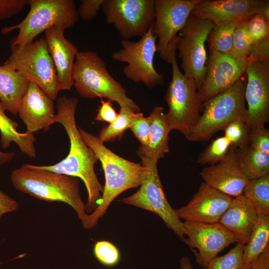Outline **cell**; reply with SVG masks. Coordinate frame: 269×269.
<instances>
[{
    "mask_svg": "<svg viewBox=\"0 0 269 269\" xmlns=\"http://www.w3.org/2000/svg\"><path fill=\"white\" fill-rule=\"evenodd\" d=\"M80 134L88 146L95 153L104 171L105 184L100 203L96 209L88 214L82 225L87 229L94 228L102 218L114 200L122 192L136 188L144 182L149 174V169L140 163H135L122 157L107 148L98 137L78 128Z\"/></svg>",
    "mask_w": 269,
    "mask_h": 269,
    "instance_id": "cell-2",
    "label": "cell"
},
{
    "mask_svg": "<svg viewBox=\"0 0 269 269\" xmlns=\"http://www.w3.org/2000/svg\"><path fill=\"white\" fill-rule=\"evenodd\" d=\"M164 109L155 106L148 117L149 131L148 144L140 146L137 154L140 158L158 161L169 151V134L171 131L166 119Z\"/></svg>",
    "mask_w": 269,
    "mask_h": 269,
    "instance_id": "cell-23",
    "label": "cell"
},
{
    "mask_svg": "<svg viewBox=\"0 0 269 269\" xmlns=\"http://www.w3.org/2000/svg\"><path fill=\"white\" fill-rule=\"evenodd\" d=\"M246 28L252 43L269 37V20L260 14H255L248 19Z\"/></svg>",
    "mask_w": 269,
    "mask_h": 269,
    "instance_id": "cell-36",
    "label": "cell"
},
{
    "mask_svg": "<svg viewBox=\"0 0 269 269\" xmlns=\"http://www.w3.org/2000/svg\"><path fill=\"white\" fill-rule=\"evenodd\" d=\"M134 113L130 108H120L117 119L100 131L98 136L99 139L103 143L121 139L126 131L130 128Z\"/></svg>",
    "mask_w": 269,
    "mask_h": 269,
    "instance_id": "cell-30",
    "label": "cell"
},
{
    "mask_svg": "<svg viewBox=\"0 0 269 269\" xmlns=\"http://www.w3.org/2000/svg\"><path fill=\"white\" fill-rule=\"evenodd\" d=\"M214 24L190 14L176 38L175 48L184 75L194 80L197 90L203 82L207 60L205 43Z\"/></svg>",
    "mask_w": 269,
    "mask_h": 269,
    "instance_id": "cell-9",
    "label": "cell"
},
{
    "mask_svg": "<svg viewBox=\"0 0 269 269\" xmlns=\"http://www.w3.org/2000/svg\"><path fill=\"white\" fill-rule=\"evenodd\" d=\"M233 198L202 182L197 192L185 206L174 209L179 219L205 223L219 222Z\"/></svg>",
    "mask_w": 269,
    "mask_h": 269,
    "instance_id": "cell-17",
    "label": "cell"
},
{
    "mask_svg": "<svg viewBox=\"0 0 269 269\" xmlns=\"http://www.w3.org/2000/svg\"><path fill=\"white\" fill-rule=\"evenodd\" d=\"M247 59L245 122L250 128L263 127L269 119V61Z\"/></svg>",
    "mask_w": 269,
    "mask_h": 269,
    "instance_id": "cell-16",
    "label": "cell"
},
{
    "mask_svg": "<svg viewBox=\"0 0 269 269\" xmlns=\"http://www.w3.org/2000/svg\"><path fill=\"white\" fill-rule=\"evenodd\" d=\"M101 8L123 40L142 36L154 21V0H104Z\"/></svg>",
    "mask_w": 269,
    "mask_h": 269,
    "instance_id": "cell-12",
    "label": "cell"
},
{
    "mask_svg": "<svg viewBox=\"0 0 269 269\" xmlns=\"http://www.w3.org/2000/svg\"><path fill=\"white\" fill-rule=\"evenodd\" d=\"M94 254L96 258L106 266H114L120 261L119 250L112 243L107 241L97 242L94 245Z\"/></svg>",
    "mask_w": 269,
    "mask_h": 269,
    "instance_id": "cell-35",
    "label": "cell"
},
{
    "mask_svg": "<svg viewBox=\"0 0 269 269\" xmlns=\"http://www.w3.org/2000/svg\"><path fill=\"white\" fill-rule=\"evenodd\" d=\"M27 4L30 9L22 21L1 29L3 34L19 30L18 35L10 42V48L33 42L38 35L54 25L63 24L70 28L79 18L73 0H27Z\"/></svg>",
    "mask_w": 269,
    "mask_h": 269,
    "instance_id": "cell-5",
    "label": "cell"
},
{
    "mask_svg": "<svg viewBox=\"0 0 269 269\" xmlns=\"http://www.w3.org/2000/svg\"><path fill=\"white\" fill-rule=\"evenodd\" d=\"M74 86L84 98H106L120 108L139 112L140 108L127 95V91L109 73L104 60L96 52H78L73 69Z\"/></svg>",
    "mask_w": 269,
    "mask_h": 269,
    "instance_id": "cell-4",
    "label": "cell"
},
{
    "mask_svg": "<svg viewBox=\"0 0 269 269\" xmlns=\"http://www.w3.org/2000/svg\"><path fill=\"white\" fill-rule=\"evenodd\" d=\"M247 58L210 51L204 80L198 90L203 103L227 90L245 74Z\"/></svg>",
    "mask_w": 269,
    "mask_h": 269,
    "instance_id": "cell-14",
    "label": "cell"
},
{
    "mask_svg": "<svg viewBox=\"0 0 269 269\" xmlns=\"http://www.w3.org/2000/svg\"><path fill=\"white\" fill-rule=\"evenodd\" d=\"M79 102L76 97L64 95L56 101L57 113L54 123L64 128L70 141L67 156L51 165L37 166L39 168L81 179L88 193L86 212L92 213L101 202L103 186L95 172L98 158L93 150L82 138L75 120V112Z\"/></svg>",
    "mask_w": 269,
    "mask_h": 269,
    "instance_id": "cell-1",
    "label": "cell"
},
{
    "mask_svg": "<svg viewBox=\"0 0 269 269\" xmlns=\"http://www.w3.org/2000/svg\"><path fill=\"white\" fill-rule=\"evenodd\" d=\"M10 49L11 54L6 62L12 65L55 100L59 92L56 71L45 38Z\"/></svg>",
    "mask_w": 269,
    "mask_h": 269,
    "instance_id": "cell-10",
    "label": "cell"
},
{
    "mask_svg": "<svg viewBox=\"0 0 269 269\" xmlns=\"http://www.w3.org/2000/svg\"><path fill=\"white\" fill-rule=\"evenodd\" d=\"M258 215L242 195L233 198L219 222L230 231L237 241L246 245L258 221Z\"/></svg>",
    "mask_w": 269,
    "mask_h": 269,
    "instance_id": "cell-22",
    "label": "cell"
},
{
    "mask_svg": "<svg viewBox=\"0 0 269 269\" xmlns=\"http://www.w3.org/2000/svg\"><path fill=\"white\" fill-rule=\"evenodd\" d=\"M245 269H269V246L255 261L249 263Z\"/></svg>",
    "mask_w": 269,
    "mask_h": 269,
    "instance_id": "cell-44",
    "label": "cell"
},
{
    "mask_svg": "<svg viewBox=\"0 0 269 269\" xmlns=\"http://www.w3.org/2000/svg\"><path fill=\"white\" fill-rule=\"evenodd\" d=\"M200 0H154L155 18L151 32L158 39L156 52L170 63V44L185 25Z\"/></svg>",
    "mask_w": 269,
    "mask_h": 269,
    "instance_id": "cell-13",
    "label": "cell"
},
{
    "mask_svg": "<svg viewBox=\"0 0 269 269\" xmlns=\"http://www.w3.org/2000/svg\"><path fill=\"white\" fill-rule=\"evenodd\" d=\"M19 207L16 200L0 190V219L5 214L16 211Z\"/></svg>",
    "mask_w": 269,
    "mask_h": 269,
    "instance_id": "cell-43",
    "label": "cell"
},
{
    "mask_svg": "<svg viewBox=\"0 0 269 269\" xmlns=\"http://www.w3.org/2000/svg\"><path fill=\"white\" fill-rule=\"evenodd\" d=\"M269 216L258 215V221L248 243L244 248L245 269L255 261L269 246Z\"/></svg>",
    "mask_w": 269,
    "mask_h": 269,
    "instance_id": "cell-27",
    "label": "cell"
},
{
    "mask_svg": "<svg viewBox=\"0 0 269 269\" xmlns=\"http://www.w3.org/2000/svg\"><path fill=\"white\" fill-rule=\"evenodd\" d=\"M176 50L173 48L170 52L172 74L165 96L169 108L165 115L170 130L178 131L187 139L203 107L194 80L185 76L179 69Z\"/></svg>",
    "mask_w": 269,
    "mask_h": 269,
    "instance_id": "cell-6",
    "label": "cell"
},
{
    "mask_svg": "<svg viewBox=\"0 0 269 269\" xmlns=\"http://www.w3.org/2000/svg\"><path fill=\"white\" fill-rule=\"evenodd\" d=\"M66 27L54 25L45 31V39L48 52L54 63L59 91L69 90L74 86L73 69L78 50L64 36Z\"/></svg>",
    "mask_w": 269,
    "mask_h": 269,
    "instance_id": "cell-20",
    "label": "cell"
},
{
    "mask_svg": "<svg viewBox=\"0 0 269 269\" xmlns=\"http://www.w3.org/2000/svg\"><path fill=\"white\" fill-rule=\"evenodd\" d=\"M259 0H200L191 14L212 22L246 20L259 14Z\"/></svg>",
    "mask_w": 269,
    "mask_h": 269,
    "instance_id": "cell-21",
    "label": "cell"
},
{
    "mask_svg": "<svg viewBox=\"0 0 269 269\" xmlns=\"http://www.w3.org/2000/svg\"><path fill=\"white\" fill-rule=\"evenodd\" d=\"M230 147V143L226 137H218L200 152L196 163L209 165L217 164L225 157Z\"/></svg>",
    "mask_w": 269,
    "mask_h": 269,
    "instance_id": "cell-31",
    "label": "cell"
},
{
    "mask_svg": "<svg viewBox=\"0 0 269 269\" xmlns=\"http://www.w3.org/2000/svg\"><path fill=\"white\" fill-rule=\"evenodd\" d=\"M180 269H194L192 264L187 256L183 257L180 260Z\"/></svg>",
    "mask_w": 269,
    "mask_h": 269,
    "instance_id": "cell-46",
    "label": "cell"
},
{
    "mask_svg": "<svg viewBox=\"0 0 269 269\" xmlns=\"http://www.w3.org/2000/svg\"><path fill=\"white\" fill-rule=\"evenodd\" d=\"M29 80L11 64L0 65V102L12 115L18 114L20 100Z\"/></svg>",
    "mask_w": 269,
    "mask_h": 269,
    "instance_id": "cell-24",
    "label": "cell"
},
{
    "mask_svg": "<svg viewBox=\"0 0 269 269\" xmlns=\"http://www.w3.org/2000/svg\"><path fill=\"white\" fill-rule=\"evenodd\" d=\"M129 129L140 143V146H145L148 144L149 131L148 117H145L142 113L135 112Z\"/></svg>",
    "mask_w": 269,
    "mask_h": 269,
    "instance_id": "cell-37",
    "label": "cell"
},
{
    "mask_svg": "<svg viewBox=\"0 0 269 269\" xmlns=\"http://www.w3.org/2000/svg\"><path fill=\"white\" fill-rule=\"evenodd\" d=\"M248 59L258 62L269 61V37L253 43Z\"/></svg>",
    "mask_w": 269,
    "mask_h": 269,
    "instance_id": "cell-41",
    "label": "cell"
},
{
    "mask_svg": "<svg viewBox=\"0 0 269 269\" xmlns=\"http://www.w3.org/2000/svg\"><path fill=\"white\" fill-rule=\"evenodd\" d=\"M236 149L241 168L249 180L269 174V154L249 146Z\"/></svg>",
    "mask_w": 269,
    "mask_h": 269,
    "instance_id": "cell-26",
    "label": "cell"
},
{
    "mask_svg": "<svg viewBox=\"0 0 269 269\" xmlns=\"http://www.w3.org/2000/svg\"><path fill=\"white\" fill-rule=\"evenodd\" d=\"M187 245L194 251L196 263L202 268L207 269L210 261L217 257L222 250L237 241L227 228L219 222L205 223L184 221L182 222Z\"/></svg>",
    "mask_w": 269,
    "mask_h": 269,
    "instance_id": "cell-15",
    "label": "cell"
},
{
    "mask_svg": "<svg viewBox=\"0 0 269 269\" xmlns=\"http://www.w3.org/2000/svg\"><path fill=\"white\" fill-rule=\"evenodd\" d=\"M118 116V113L113 108L112 102L109 100L105 101L101 99V105L97 110L95 120L107 122L110 124L114 122Z\"/></svg>",
    "mask_w": 269,
    "mask_h": 269,
    "instance_id": "cell-42",
    "label": "cell"
},
{
    "mask_svg": "<svg viewBox=\"0 0 269 269\" xmlns=\"http://www.w3.org/2000/svg\"><path fill=\"white\" fill-rule=\"evenodd\" d=\"M243 195L252 204L258 215L269 216V174L250 180Z\"/></svg>",
    "mask_w": 269,
    "mask_h": 269,
    "instance_id": "cell-28",
    "label": "cell"
},
{
    "mask_svg": "<svg viewBox=\"0 0 269 269\" xmlns=\"http://www.w3.org/2000/svg\"><path fill=\"white\" fill-rule=\"evenodd\" d=\"M247 20L238 22L233 32L230 54L238 58H247L253 44L247 31Z\"/></svg>",
    "mask_w": 269,
    "mask_h": 269,
    "instance_id": "cell-34",
    "label": "cell"
},
{
    "mask_svg": "<svg viewBox=\"0 0 269 269\" xmlns=\"http://www.w3.org/2000/svg\"><path fill=\"white\" fill-rule=\"evenodd\" d=\"M244 246V244L237 242L228 253L211 260L207 269H245Z\"/></svg>",
    "mask_w": 269,
    "mask_h": 269,
    "instance_id": "cell-32",
    "label": "cell"
},
{
    "mask_svg": "<svg viewBox=\"0 0 269 269\" xmlns=\"http://www.w3.org/2000/svg\"><path fill=\"white\" fill-rule=\"evenodd\" d=\"M199 174L207 185L232 197L242 195L250 180L241 168L236 148L232 147L223 160L203 168Z\"/></svg>",
    "mask_w": 269,
    "mask_h": 269,
    "instance_id": "cell-18",
    "label": "cell"
},
{
    "mask_svg": "<svg viewBox=\"0 0 269 269\" xmlns=\"http://www.w3.org/2000/svg\"><path fill=\"white\" fill-rule=\"evenodd\" d=\"M104 0H82L78 9L79 17L86 22L92 21L98 14Z\"/></svg>",
    "mask_w": 269,
    "mask_h": 269,
    "instance_id": "cell-39",
    "label": "cell"
},
{
    "mask_svg": "<svg viewBox=\"0 0 269 269\" xmlns=\"http://www.w3.org/2000/svg\"><path fill=\"white\" fill-rule=\"evenodd\" d=\"M141 160V164L149 169L148 177L137 191L121 201L155 213L181 241L187 244L182 222L176 215L165 195L157 171V161L145 158Z\"/></svg>",
    "mask_w": 269,
    "mask_h": 269,
    "instance_id": "cell-11",
    "label": "cell"
},
{
    "mask_svg": "<svg viewBox=\"0 0 269 269\" xmlns=\"http://www.w3.org/2000/svg\"><path fill=\"white\" fill-rule=\"evenodd\" d=\"M249 146L269 154V131L265 126L250 128Z\"/></svg>",
    "mask_w": 269,
    "mask_h": 269,
    "instance_id": "cell-38",
    "label": "cell"
},
{
    "mask_svg": "<svg viewBox=\"0 0 269 269\" xmlns=\"http://www.w3.org/2000/svg\"><path fill=\"white\" fill-rule=\"evenodd\" d=\"M238 21L231 20L214 25L207 39L210 51L230 54L232 49L233 35Z\"/></svg>",
    "mask_w": 269,
    "mask_h": 269,
    "instance_id": "cell-29",
    "label": "cell"
},
{
    "mask_svg": "<svg viewBox=\"0 0 269 269\" xmlns=\"http://www.w3.org/2000/svg\"><path fill=\"white\" fill-rule=\"evenodd\" d=\"M156 39L151 26L138 41L122 40V48L111 54L113 60L127 63L123 70L126 78L136 83H142L150 89L164 84L163 74L156 70L153 64Z\"/></svg>",
    "mask_w": 269,
    "mask_h": 269,
    "instance_id": "cell-8",
    "label": "cell"
},
{
    "mask_svg": "<svg viewBox=\"0 0 269 269\" xmlns=\"http://www.w3.org/2000/svg\"><path fill=\"white\" fill-rule=\"evenodd\" d=\"M224 136L229 141L231 147L239 149L249 146L250 128L245 121L236 120L223 127Z\"/></svg>",
    "mask_w": 269,
    "mask_h": 269,
    "instance_id": "cell-33",
    "label": "cell"
},
{
    "mask_svg": "<svg viewBox=\"0 0 269 269\" xmlns=\"http://www.w3.org/2000/svg\"><path fill=\"white\" fill-rule=\"evenodd\" d=\"M244 75L227 90L203 103V109L187 140L205 141L218 131L236 120L246 121L247 108Z\"/></svg>",
    "mask_w": 269,
    "mask_h": 269,
    "instance_id": "cell-7",
    "label": "cell"
},
{
    "mask_svg": "<svg viewBox=\"0 0 269 269\" xmlns=\"http://www.w3.org/2000/svg\"><path fill=\"white\" fill-rule=\"evenodd\" d=\"M2 104L0 102V142L3 148L10 146L14 142L21 152L30 158L36 157L35 147V137L33 133L26 131L20 133L17 130L19 125L8 118L5 113Z\"/></svg>",
    "mask_w": 269,
    "mask_h": 269,
    "instance_id": "cell-25",
    "label": "cell"
},
{
    "mask_svg": "<svg viewBox=\"0 0 269 269\" xmlns=\"http://www.w3.org/2000/svg\"><path fill=\"white\" fill-rule=\"evenodd\" d=\"M18 114L26 131L33 134L40 130L46 131L54 124L53 100L35 83L29 80L18 106Z\"/></svg>",
    "mask_w": 269,
    "mask_h": 269,
    "instance_id": "cell-19",
    "label": "cell"
},
{
    "mask_svg": "<svg viewBox=\"0 0 269 269\" xmlns=\"http://www.w3.org/2000/svg\"><path fill=\"white\" fill-rule=\"evenodd\" d=\"M18 191L48 202L65 203L75 211L82 225L88 214L80 192L79 178L39 168L24 163L10 175Z\"/></svg>",
    "mask_w": 269,
    "mask_h": 269,
    "instance_id": "cell-3",
    "label": "cell"
},
{
    "mask_svg": "<svg viewBox=\"0 0 269 269\" xmlns=\"http://www.w3.org/2000/svg\"><path fill=\"white\" fill-rule=\"evenodd\" d=\"M26 4L27 0H0V20L19 13Z\"/></svg>",
    "mask_w": 269,
    "mask_h": 269,
    "instance_id": "cell-40",
    "label": "cell"
},
{
    "mask_svg": "<svg viewBox=\"0 0 269 269\" xmlns=\"http://www.w3.org/2000/svg\"><path fill=\"white\" fill-rule=\"evenodd\" d=\"M15 156L13 152H4L0 151V166L10 162Z\"/></svg>",
    "mask_w": 269,
    "mask_h": 269,
    "instance_id": "cell-45",
    "label": "cell"
}]
</instances>
